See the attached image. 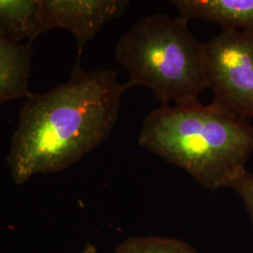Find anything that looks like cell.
<instances>
[{"label":"cell","instance_id":"obj_1","mask_svg":"<svg viewBox=\"0 0 253 253\" xmlns=\"http://www.w3.org/2000/svg\"><path fill=\"white\" fill-rule=\"evenodd\" d=\"M126 89L116 71L86 72L77 62L66 83L45 93H29L7 157L14 182L60 172L104 143Z\"/></svg>","mask_w":253,"mask_h":253},{"label":"cell","instance_id":"obj_10","mask_svg":"<svg viewBox=\"0 0 253 253\" xmlns=\"http://www.w3.org/2000/svg\"><path fill=\"white\" fill-rule=\"evenodd\" d=\"M243 199L253 223V174L246 171L232 187Z\"/></svg>","mask_w":253,"mask_h":253},{"label":"cell","instance_id":"obj_7","mask_svg":"<svg viewBox=\"0 0 253 253\" xmlns=\"http://www.w3.org/2000/svg\"><path fill=\"white\" fill-rule=\"evenodd\" d=\"M32 43H11L0 39V105L27 98L32 68Z\"/></svg>","mask_w":253,"mask_h":253},{"label":"cell","instance_id":"obj_9","mask_svg":"<svg viewBox=\"0 0 253 253\" xmlns=\"http://www.w3.org/2000/svg\"><path fill=\"white\" fill-rule=\"evenodd\" d=\"M115 253H198L190 244L168 237H132L119 245Z\"/></svg>","mask_w":253,"mask_h":253},{"label":"cell","instance_id":"obj_6","mask_svg":"<svg viewBox=\"0 0 253 253\" xmlns=\"http://www.w3.org/2000/svg\"><path fill=\"white\" fill-rule=\"evenodd\" d=\"M172 5L186 20L201 19L222 28L253 32V0H173Z\"/></svg>","mask_w":253,"mask_h":253},{"label":"cell","instance_id":"obj_4","mask_svg":"<svg viewBox=\"0 0 253 253\" xmlns=\"http://www.w3.org/2000/svg\"><path fill=\"white\" fill-rule=\"evenodd\" d=\"M205 67L215 101L253 118V32L222 28L204 43Z\"/></svg>","mask_w":253,"mask_h":253},{"label":"cell","instance_id":"obj_8","mask_svg":"<svg viewBox=\"0 0 253 253\" xmlns=\"http://www.w3.org/2000/svg\"><path fill=\"white\" fill-rule=\"evenodd\" d=\"M42 30V0H0V39L31 42Z\"/></svg>","mask_w":253,"mask_h":253},{"label":"cell","instance_id":"obj_2","mask_svg":"<svg viewBox=\"0 0 253 253\" xmlns=\"http://www.w3.org/2000/svg\"><path fill=\"white\" fill-rule=\"evenodd\" d=\"M138 144L204 188H232L253 153V126L215 100L161 106L145 118Z\"/></svg>","mask_w":253,"mask_h":253},{"label":"cell","instance_id":"obj_5","mask_svg":"<svg viewBox=\"0 0 253 253\" xmlns=\"http://www.w3.org/2000/svg\"><path fill=\"white\" fill-rule=\"evenodd\" d=\"M128 6L127 0H42V30L58 27L70 31L76 40L79 62L85 44Z\"/></svg>","mask_w":253,"mask_h":253},{"label":"cell","instance_id":"obj_3","mask_svg":"<svg viewBox=\"0 0 253 253\" xmlns=\"http://www.w3.org/2000/svg\"><path fill=\"white\" fill-rule=\"evenodd\" d=\"M115 58L128 73L127 88L144 86L162 106L199 102L208 88L204 43L190 32L188 20L164 13L146 15L118 41Z\"/></svg>","mask_w":253,"mask_h":253}]
</instances>
